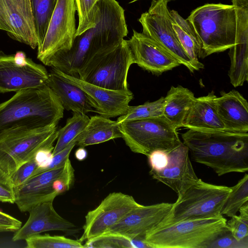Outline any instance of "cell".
<instances>
[{
  "label": "cell",
  "mask_w": 248,
  "mask_h": 248,
  "mask_svg": "<svg viewBox=\"0 0 248 248\" xmlns=\"http://www.w3.org/2000/svg\"><path fill=\"white\" fill-rule=\"evenodd\" d=\"M124 11L116 0H99L95 25L75 37L71 48L54 54L46 65L77 76L80 68L96 53L116 46L127 36Z\"/></svg>",
  "instance_id": "1"
},
{
  "label": "cell",
  "mask_w": 248,
  "mask_h": 248,
  "mask_svg": "<svg viewBox=\"0 0 248 248\" xmlns=\"http://www.w3.org/2000/svg\"><path fill=\"white\" fill-rule=\"evenodd\" d=\"M64 109L47 85L19 91L0 104V138L57 126Z\"/></svg>",
  "instance_id": "2"
},
{
  "label": "cell",
  "mask_w": 248,
  "mask_h": 248,
  "mask_svg": "<svg viewBox=\"0 0 248 248\" xmlns=\"http://www.w3.org/2000/svg\"><path fill=\"white\" fill-rule=\"evenodd\" d=\"M181 137L193 160L217 175L248 170V133L188 129Z\"/></svg>",
  "instance_id": "3"
},
{
  "label": "cell",
  "mask_w": 248,
  "mask_h": 248,
  "mask_svg": "<svg viewBox=\"0 0 248 248\" xmlns=\"http://www.w3.org/2000/svg\"><path fill=\"white\" fill-rule=\"evenodd\" d=\"M187 19L200 42L201 58L234 45L236 23L233 4L206 3L193 10Z\"/></svg>",
  "instance_id": "4"
},
{
  "label": "cell",
  "mask_w": 248,
  "mask_h": 248,
  "mask_svg": "<svg viewBox=\"0 0 248 248\" xmlns=\"http://www.w3.org/2000/svg\"><path fill=\"white\" fill-rule=\"evenodd\" d=\"M226 222L223 216L181 221L154 230L144 241L151 248H206L227 229Z\"/></svg>",
  "instance_id": "5"
},
{
  "label": "cell",
  "mask_w": 248,
  "mask_h": 248,
  "mask_svg": "<svg viewBox=\"0 0 248 248\" xmlns=\"http://www.w3.org/2000/svg\"><path fill=\"white\" fill-rule=\"evenodd\" d=\"M134 63L126 40L118 45L102 50L92 57L79 69L78 78L106 89L128 90L127 75Z\"/></svg>",
  "instance_id": "6"
},
{
  "label": "cell",
  "mask_w": 248,
  "mask_h": 248,
  "mask_svg": "<svg viewBox=\"0 0 248 248\" xmlns=\"http://www.w3.org/2000/svg\"><path fill=\"white\" fill-rule=\"evenodd\" d=\"M231 191V187L207 183L199 179L178 196L162 226L222 216L221 211Z\"/></svg>",
  "instance_id": "7"
},
{
  "label": "cell",
  "mask_w": 248,
  "mask_h": 248,
  "mask_svg": "<svg viewBox=\"0 0 248 248\" xmlns=\"http://www.w3.org/2000/svg\"><path fill=\"white\" fill-rule=\"evenodd\" d=\"M119 123L122 138L135 153L147 156L155 150L169 153L182 143L177 129L163 116Z\"/></svg>",
  "instance_id": "8"
},
{
  "label": "cell",
  "mask_w": 248,
  "mask_h": 248,
  "mask_svg": "<svg viewBox=\"0 0 248 248\" xmlns=\"http://www.w3.org/2000/svg\"><path fill=\"white\" fill-rule=\"evenodd\" d=\"M57 126L20 132L0 138V169L10 176L41 150L53 146Z\"/></svg>",
  "instance_id": "9"
},
{
  "label": "cell",
  "mask_w": 248,
  "mask_h": 248,
  "mask_svg": "<svg viewBox=\"0 0 248 248\" xmlns=\"http://www.w3.org/2000/svg\"><path fill=\"white\" fill-rule=\"evenodd\" d=\"M152 0L148 11L142 14L139 19L143 29L142 33L156 42L191 72L197 71L181 46L172 27L167 4L173 0Z\"/></svg>",
  "instance_id": "10"
},
{
  "label": "cell",
  "mask_w": 248,
  "mask_h": 248,
  "mask_svg": "<svg viewBox=\"0 0 248 248\" xmlns=\"http://www.w3.org/2000/svg\"><path fill=\"white\" fill-rule=\"evenodd\" d=\"M49 73L42 64L18 51L6 54L0 51V93L17 92L46 85Z\"/></svg>",
  "instance_id": "11"
},
{
  "label": "cell",
  "mask_w": 248,
  "mask_h": 248,
  "mask_svg": "<svg viewBox=\"0 0 248 248\" xmlns=\"http://www.w3.org/2000/svg\"><path fill=\"white\" fill-rule=\"evenodd\" d=\"M75 0H58L41 45L37 47V59L46 65L56 53L69 49L77 29Z\"/></svg>",
  "instance_id": "12"
},
{
  "label": "cell",
  "mask_w": 248,
  "mask_h": 248,
  "mask_svg": "<svg viewBox=\"0 0 248 248\" xmlns=\"http://www.w3.org/2000/svg\"><path fill=\"white\" fill-rule=\"evenodd\" d=\"M66 176L74 177L69 158L63 166L34 175L14 187L15 203L20 211L26 212L42 203L53 202L59 195L53 189L54 182Z\"/></svg>",
  "instance_id": "13"
},
{
  "label": "cell",
  "mask_w": 248,
  "mask_h": 248,
  "mask_svg": "<svg viewBox=\"0 0 248 248\" xmlns=\"http://www.w3.org/2000/svg\"><path fill=\"white\" fill-rule=\"evenodd\" d=\"M141 205L132 196L121 192L109 194L85 216L83 233L79 240L82 242L101 235Z\"/></svg>",
  "instance_id": "14"
},
{
  "label": "cell",
  "mask_w": 248,
  "mask_h": 248,
  "mask_svg": "<svg viewBox=\"0 0 248 248\" xmlns=\"http://www.w3.org/2000/svg\"><path fill=\"white\" fill-rule=\"evenodd\" d=\"M172 204L161 202L150 205H141L130 211L102 234H115L128 239L138 237L144 240L149 232L164 224Z\"/></svg>",
  "instance_id": "15"
},
{
  "label": "cell",
  "mask_w": 248,
  "mask_h": 248,
  "mask_svg": "<svg viewBox=\"0 0 248 248\" xmlns=\"http://www.w3.org/2000/svg\"><path fill=\"white\" fill-rule=\"evenodd\" d=\"M0 30L12 39L29 46H38L31 0H0Z\"/></svg>",
  "instance_id": "16"
},
{
  "label": "cell",
  "mask_w": 248,
  "mask_h": 248,
  "mask_svg": "<svg viewBox=\"0 0 248 248\" xmlns=\"http://www.w3.org/2000/svg\"><path fill=\"white\" fill-rule=\"evenodd\" d=\"M52 70L64 79L83 90L96 104V113L106 118L124 114L130 107V102L133 99L134 95L129 89L110 90L86 82L78 76L70 75L54 68Z\"/></svg>",
  "instance_id": "17"
},
{
  "label": "cell",
  "mask_w": 248,
  "mask_h": 248,
  "mask_svg": "<svg viewBox=\"0 0 248 248\" xmlns=\"http://www.w3.org/2000/svg\"><path fill=\"white\" fill-rule=\"evenodd\" d=\"M134 63L142 69L159 75L181 65L153 39L133 30L131 38L126 40Z\"/></svg>",
  "instance_id": "18"
},
{
  "label": "cell",
  "mask_w": 248,
  "mask_h": 248,
  "mask_svg": "<svg viewBox=\"0 0 248 248\" xmlns=\"http://www.w3.org/2000/svg\"><path fill=\"white\" fill-rule=\"evenodd\" d=\"M167 166L160 171L150 170L152 177L181 194L187 188L196 183L199 178L191 163L188 148L183 143L168 153Z\"/></svg>",
  "instance_id": "19"
},
{
  "label": "cell",
  "mask_w": 248,
  "mask_h": 248,
  "mask_svg": "<svg viewBox=\"0 0 248 248\" xmlns=\"http://www.w3.org/2000/svg\"><path fill=\"white\" fill-rule=\"evenodd\" d=\"M28 212V220L15 232L12 238L13 241L25 240L47 231H59L72 233L78 230L77 226L61 217L56 211L53 202L42 203Z\"/></svg>",
  "instance_id": "20"
},
{
  "label": "cell",
  "mask_w": 248,
  "mask_h": 248,
  "mask_svg": "<svg viewBox=\"0 0 248 248\" xmlns=\"http://www.w3.org/2000/svg\"><path fill=\"white\" fill-rule=\"evenodd\" d=\"M215 104L227 131L248 133V103L239 92H222L216 97Z\"/></svg>",
  "instance_id": "21"
},
{
  "label": "cell",
  "mask_w": 248,
  "mask_h": 248,
  "mask_svg": "<svg viewBox=\"0 0 248 248\" xmlns=\"http://www.w3.org/2000/svg\"><path fill=\"white\" fill-rule=\"evenodd\" d=\"M46 85L57 96L64 109L85 114L90 112L96 113V104L83 90L52 70L49 73Z\"/></svg>",
  "instance_id": "22"
},
{
  "label": "cell",
  "mask_w": 248,
  "mask_h": 248,
  "mask_svg": "<svg viewBox=\"0 0 248 248\" xmlns=\"http://www.w3.org/2000/svg\"><path fill=\"white\" fill-rule=\"evenodd\" d=\"M217 97L212 91L196 97L183 127L201 131H227L217 110Z\"/></svg>",
  "instance_id": "23"
},
{
  "label": "cell",
  "mask_w": 248,
  "mask_h": 248,
  "mask_svg": "<svg viewBox=\"0 0 248 248\" xmlns=\"http://www.w3.org/2000/svg\"><path fill=\"white\" fill-rule=\"evenodd\" d=\"M195 98L188 89L172 86L164 97L163 117L176 129L183 127Z\"/></svg>",
  "instance_id": "24"
},
{
  "label": "cell",
  "mask_w": 248,
  "mask_h": 248,
  "mask_svg": "<svg viewBox=\"0 0 248 248\" xmlns=\"http://www.w3.org/2000/svg\"><path fill=\"white\" fill-rule=\"evenodd\" d=\"M122 138L120 124L100 115L93 116L84 130L76 138V144L82 147Z\"/></svg>",
  "instance_id": "25"
},
{
  "label": "cell",
  "mask_w": 248,
  "mask_h": 248,
  "mask_svg": "<svg viewBox=\"0 0 248 248\" xmlns=\"http://www.w3.org/2000/svg\"><path fill=\"white\" fill-rule=\"evenodd\" d=\"M172 27L184 49L191 59L197 70L204 67L199 60L202 49L199 39L193 27L187 20L173 10L170 11Z\"/></svg>",
  "instance_id": "26"
},
{
  "label": "cell",
  "mask_w": 248,
  "mask_h": 248,
  "mask_svg": "<svg viewBox=\"0 0 248 248\" xmlns=\"http://www.w3.org/2000/svg\"><path fill=\"white\" fill-rule=\"evenodd\" d=\"M89 119L85 114L73 112V116L67 119L65 125L58 130L52 155L61 152L77 137L84 130Z\"/></svg>",
  "instance_id": "27"
},
{
  "label": "cell",
  "mask_w": 248,
  "mask_h": 248,
  "mask_svg": "<svg viewBox=\"0 0 248 248\" xmlns=\"http://www.w3.org/2000/svg\"><path fill=\"white\" fill-rule=\"evenodd\" d=\"M58 0H31L39 47L46 32Z\"/></svg>",
  "instance_id": "28"
},
{
  "label": "cell",
  "mask_w": 248,
  "mask_h": 248,
  "mask_svg": "<svg viewBox=\"0 0 248 248\" xmlns=\"http://www.w3.org/2000/svg\"><path fill=\"white\" fill-rule=\"evenodd\" d=\"M231 191L221 211V215L232 217L241 206L248 202V174H246L236 185L231 187Z\"/></svg>",
  "instance_id": "29"
},
{
  "label": "cell",
  "mask_w": 248,
  "mask_h": 248,
  "mask_svg": "<svg viewBox=\"0 0 248 248\" xmlns=\"http://www.w3.org/2000/svg\"><path fill=\"white\" fill-rule=\"evenodd\" d=\"M28 248H83L82 242L63 236L36 234L25 239Z\"/></svg>",
  "instance_id": "30"
},
{
  "label": "cell",
  "mask_w": 248,
  "mask_h": 248,
  "mask_svg": "<svg viewBox=\"0 0 248 248\" xmlns=\"http://www.w3.org/2000/svg\"><path fill=\"white\" fill-rule=\"evenodd\" d=\"M164 97L153 102H146L143 104L130 106L127 112L117 120L118 123L126 121L144 119L163 116Z\"/></svg>",
  "instance_id": "31"
},
{
  "label": "cell",
  "mask_w": 248,
  "mask_h": 248,
  "mask_svg": "<svg viewBox=\"0 0 248 248\" xmlns=\"http://www.w3.org/2000/svg\"><path fill=\"white\" fill-rule=\"evenodd\" d=\"M78 17L76 36L95 25L99 0H75Z\"/></svg>",
  "instance_id": "32"
},
{
  "label": "cell",
  "mask_w": 248,
  "mask_h": 248,
  "mask_svg": "<svg viewBox=\"0 0 248 248\" xmlns=\"http://www.w3.org/2000/svg\"><path fill=\"white\" fill-rule=\"evenodd\" d=\"M240 214L227 221L226 227L232 236L238 241L248 239V202L239 210Z\"/></svg>",
  "instance_id": "33"
},
{
  "label": "cell",
  "mask_w": 248,
  "mask_h": 248,
  "mask_svg": "<svg viewBox=\"0 0 248 248\" xmlns=\"http://www.w3.org/2000/svg\"><path fill=\"white\" fill-rule=\"evenodd\" d=\"M84 248H133L132 239L119 235L104 234L86 240Z\"/></svg>",
  "instance_id": "34"
},
{
  "label": "cell",
  "mask_w": 248,
  "mask_h": 248,
  "mask_svg": "<svg viewBox=\"0 0 248 248\" xmlns=\"http://www.w3.org/2000/svg\"><path fill=\"white\" fill-rule=\"evenodd\" d=\"M206 248H248V239L238 241L227 229L208 243Z\"/></svg>",
  "instance_id": "35"
},
{
  "label": "cell",
  "mask_w": 248,
  "mask_h": 248,
  "mask_svg": "<svg viewBox=\"0 0 248 248\" xmlns=\"http://www.w3.org/2000/svg\"><path fill=\"white\" fill-rule=\"evenodd\" d=\"M38 167L39 165L35 156L22 165L10 176L13 187L19 186L23 184L33 175Z\"/></svg>",
  "instance_id": "36"
},
{
  "label": "cell",
  "mask_w": 248,
  "mask_h": 248,
  "mask_svg": "<svg viewBox=\"0 0 248 248\" xmlns=\"http://www.w3.org/2000/svg\"><path fill=\"white\" fill-rule=\"evenodd\" d=\"M0 202L15 203L14 187L10 177L0 169Z\"/></svg>",
  "instance_id": "37"
},
{
  "label": "cell",
  "mask_w": 248,
  "mask_h": 248,
  "mask_svg": "<svg viewBox=\"0 0 248 248\" xmlns=\"http://www.w3.org/2000/svg\"><path fill=\"white\" fill-rule=\"evenodd\" d=\"M76 138L65 148L58 154L53 155L50 163L40 172L63 166L69 158L72 150L76 145Z\"/></svg>",
  "instance_id": "38"
},
{
  "label": "cell",
  "mask_w": 248,
  "mask_h": 248,
  "mask_svg": "<svg viewBox=\"0 0 248 248\" xmlns=\"http://www.w3.org/2000/svg\"><path fill=\"white\" fill-rule=\"evenodd\" d=\"M147 157L151 170L160 171L164 169L169 162L168 152L165 151H154Z\"/></svg>",
  "instance_id": "39"
},
{
  "label": "cell",
  "mask_w": 248,
  "mask_h": 248,
  "mask_svg": "<svg viewBox=\"0 0 248 248\" xmlns=\"http://www.w3.org/2000/svg\"><path fill=\"white\" fill-rule=\"evenodd\" d=\"M21 226L19 220L0 211V232H15Z\"/></svg>",
  "instance_id": "40"
},
{
  "label": "cell",
  "mask_w": 248,
  "mask_h": 248,
  "mask_svg": "<svg viewBox=\"0 0 248 248\" xmlns=\"http://www.w3.org/2000/svg\"><path fill=\"white\" fill-rule=\"evenodd\" d=\"M87 152L84 147H79L75 152V157L79 161H83L87 157Z\"/></svg>",
  "instance_id": "41"
},
{
  "label": "cell",
  "mask_w": 248,
  "mask_h": 248,
  "mask_svg": "<svg viewBox=\"0 0 248 248\" xmlns=\"http://www.w3.org/2000/svg\"><path fill=\"white\" fill-rule=\"evenodd\" d=\"M138 0H133L131 2H130V3H132V2H135L136 1H138Z\"/></svg>",
  "instance_id": "42"
}]
</instances>
